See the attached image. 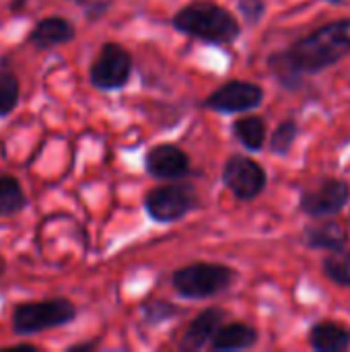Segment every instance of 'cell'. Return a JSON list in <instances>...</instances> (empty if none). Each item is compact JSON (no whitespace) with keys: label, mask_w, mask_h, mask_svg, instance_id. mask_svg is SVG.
<instances>
[{"label":"cell","mask_w":350,"mask_h":352,"mask_svg":"<svg viewBox=\"0 0 350 352\" xmlns=\"http://www.w3.org/2000/svg\"><path fill=\"white\" fill-rule=\"evenodd\" d=\"M227 311L223 307H206L202 309L186 328L179 349L186 352H198L208 346L217 330L225 324Z\"/></svg>","instance_id":"7c38bea8"},{"label":"cell","mask_w":350,"mask_h":352,"mask_svg":"<svg viewBox=\"0 0 350 352\" xmlns=\"http://www.w3.org/2000/svg\"><path fill=\"white\" fill-rule=\"evenodd\" d=\"M324 276L340 289H350V250L342 248L338 252H328L322 260Z\"/></svg>","instance_id":"d6986e66"},{"label":"cell","mask_w":350,"mask_h":352,"mask_svg":"<svg viewBox=\"0 0 350 352\" xmlns=\"http://www.w3.org/2000/svg\"><path fill=\"white\" fill-rule=\"evenodd\" d=\"M221 179L225 188L233 194L235 200L239 202H252L268 186V173L266 169L252 157L233 153L223 165Z\"/></svg>","instance_id":"52a82bcc"},{"label":"cell","mask_w":350,"mask_h":352,"mask_svg":"<svg viewBox=\"0 0 350 352\" xmlns=\"http://www.w3.org/2000/svg\"><path fill=\"white\" fill-rule=\"evenodd\" d=\"M0 351H14V352H23V351H31V352H41L39 346L35 344H10V346H4Z\"/></svg>","instance_id":"cb8c5ba5"},{"label":"cell","mask_w":350,"mask_h":352,"mask_svg":"<svg viewBox=\"0 0 350 352\" xmlns=\"http://www.w3.org/2000/svg\"><path fill=\"white\" fill-rule=\"evenodd\" d=\"M233 138L250 153H260L268 140V124L262 116L248 113L233 122L231 126Z\"/></svg>","instance_id":"2e32d148"},{"label":"cell","mask_w":350,"mask_h":352,"mask_svg":"<svg viewBox=\"0 0 350 352\" xmlns=\"http://www.w3.org/2000/svg\"><path fill=\"white\" fill-rule=\"evenodd\" d=\"M132 70H134L132 54L116 41H105L99 47L95 60L91 62L89 80L99 91L105 93L120 91L130 82Z\"/></svg>","instance_id":"8992f818"},{"label":"cell","mask_w":350,"mask_h":352,"mask_svg":"<svg viewBox=\"0 0 350 352\" xmlns=\"http://www.w3.org/2000/svg\"><path fill=\"white\" fill-rule=\"evenodd\" d=\"M301 241L314 252H338L349 248V229L334 219H318L301 231Z\"/></svg>","instance_id":"8fae6325"},{"label":"cell","mask_w":350,"mask_h":352,"mask_svg":"<svg viewBox=\"0 0 350 352\" xmlns=\"http://www.w3.org/2000/svg\"><path fill=\"white\" fill-rule=\"evenodd\" d=\"M258 340H260V332L254 326L245 322H229V324L225 322L217 330L208 346L212 352H239L254 349Z\"/></svg>","instance_id":"5bb4252c"},{"label":"cell","mask_w":350,"mask_h":352,"mask_svg":"<svg viewBox=\"0 0 350 352\" xmlns=\"http://www.w3.org/2000/svg\"><path fill=\"white\" fill-rule=\"evenodd\" d=\"M109 6H111V2H109V0H89V2L83 6V12H85L87 21L95 23V21H99L101 16H105V14H107Z\"/></svg>","instance_id":"603a6c76"},{"label":"cell","mask_w":350,"mask_h":352,"mask_svg":"<svg viewBox=\"0 0 350 352\" xmlns=\"http://www.w3.org/2000/svg\"><path fill=\"white\" fill-rule=\"evenodd\" d=\"M144 171L163 182H177L192 173V161L188 153L171 142H161L144 153Z\"/></svg>","instance_id":"30bf717a"},{"label":"cell","mask_w":350,"mask_h":352,"mask_svg":"<svg viewBox=\"0 0 350 352\" xmlns=\"http://www.w3.org/2000/svg\"><path fill=\"white\" fill-rule=\"evenodd\" d=\"M264 89L258 82L252 80H229L215 89L200 105L204 109L223 113V116H233V113H248L258 109L264 103Z\"/></svg>","instance_id":"9c48e42d"},{"label":"cell","mask_w":350,"mask_h":352,"mask_svg":"<svg viewBox=\"0 0 350 352\" xmlns=\"http://www.w3.org/2000/svg\"><path fill=\"white\" fill-rule=\"evenodd\" d=\"M299 134H301V126H299V122L295 118H287V120L278 122V126L274 128V132L268 138L270 155L281 157V159L289 157V153L295 146Z\"/></svg>","instance_id":"ac0fdd59"},{"label":"cell","mask_w":350,"mask_h":352,"mask_svg":"<svg viewBox=\"0 0 350 352\" xmlns=\"http://www.w3.org/2000/svg\"><path fill=\"white\" fill-rule=\"evenodd\" d=\"M235 6L243 19V23H248L250 27H256L262 23V19L266 16V2L264 0H235Z\"/></svg>","instance_id":"7402d4cb"},{"label":"cell","mask_w":350,"mask_h":352,"mask_svg":"<svg viewBox=\"0 0 350 352\" xmlns=\"http://www.w3.org/2000/svg\"><path fill=\"white\" fill-rule=\"evenodd\" d=\"M4 272H6V260L0 256V278L4 276Z\"/></svg>","instance_id":"484cf974"},{"label":"cell","mask_w":350,"mask_h":352,"mask_svg":"<svg viewBox=\"0 0 350 352\" xmlns=\"http://www.w3.org/2000/svg\"><path fill=\"white\" fill-rule=\"evenodd\" d=\"M21 99V85L12 70L0 64V118H8Z\"/></svg>","instance_id":"ffe728a7"},{"label":"cell","mask_w":350,"mask_h":352,"mask_svg":"<svg viewBox=\"0 0 350 352\" xmlns=\"http://www.w3.org/2000/svg\"><path fill=\"white\" fill-rule=\"evenodd\" d=\"M237 270L219 262H194L177 268L171 274V287L188 301H202L217 297L233 287Z\"/></svg>","instance_id":"3957f363"},{"label":"cell","mask_w":350,"mask_h":352,"mask_svg":"<svg viewBox=\"0 0 350 352\" xmlns=\"http://www.w3.org/2000/svg\"><path fill=\"white\" fill-rule=\"evenodd\" d=\"M97 346V340H91V342H78V344H72L68 346L66 352H76V351H93Z\"/></svg>","instance_id":"d4e9b609"},{"label":"cell","mask_w":350,"mask_h":352,"mask_svg":"<svg viewBox=\"0 0 350 352\" xmlns=\"http://www.w3.org/2000/svg\"><path fill=\"white\" fill-rule=\"evenodd\" d=\"M328 2H332V4H342L344 0H328Z\"/></svg>","instance_id":"4316f807"},{"label":"cell","mask_w":350,"mask_h":352,"mask_svg":"<svg viewBox=\"0 0 350 352\" xmlns=\"http://www.w3.org/2000/svg\"><path fill=\"white\" fill-rule=\"evenodd\" d=\"M350 202V186L340 177H326L316 188H303L299 194V210L318 219H336Z\"/></svg>","instance_id":"ba28073f"},{"label":"cell","mask_w":350,"mask_h":352,"mask_svg":"<svg viewBox=\"0 0 350 352\" xmlns=\"http://www.w3.org/2000/svg\"><path fill=\"white\" fill-rule=\"evenodd\" d=\"M74 37H76L74 23L66 16L52 14V16H43L35 23V27L27 35V43L33 45L35 50L45 52V50L70 43Z\"/></svg>","instance_id":"4fadbf2b"},{"label":"cell","mask_w":350,"mask_h":352,"mask_svg":"<svg viewBox=\"0 0 350 352\" xmlns=\"http://www.w3.org/2000/svg\"><path fill=\"white\" fill-rule=\"evenodd\" d=\"M307 340L316 352H347L350 351V326L332 320L316 322L309 328Z\"/></svg>","instance_id":"9a60e30c"},{"label":"cell","mask_w":350,"mask_h":352,"mask_svg":"<svg viewBox=\"0 0 350 352\" xmlns=\"http://www.w3.org/2000/svg\"><path fill=\"white\" fill-rule=\"evenodd\" d=\"M200 208V196L194 184L167 182L144 194V212L157 225H171L184 221Z\"/></svg>","instance_id":"5b68a950"},{"label":"cell","mask_w":350,"mask_h":352,"mask_svg":"<svg viewBox=\"0 0 350 352\" xmlns=\"http://www.w3.org/2000/svg\"><path fill=\"white\" fill-rule=\"evenodd\" d=\"M78 316L76 305L66 297H52L41 301H25L14 305L10 326L14 336H33L47 330L64 328Z\"/></svg>","instance_id":"277c9868"},{"label":"cell","mask_w":350,"mask_h":352,"mask_svg":"<svg viewBox=\"0 0 350 352\" xmlns=\"http://www.w3.org/2000/svg\"><path fill=\"white\" fill-rule=\"evenodd\" d=\"M140 314L149 326H161V324H167V322L175 320L177 316H182V307H177L175 303L165 301V299H153V301H144L140 305Z\"/></svg>","instance_id":"44dd1931"},{"label":"cell","mask_w":350,"mask_h":352,"mask_svg":"<svg viewBox=\"0 0 350 352\" xmlns=\"http://www.w3.org/2000/svg\"><path fill=\"white\" fill-rule=\"evenodd\" d=\"M27 194L14 175H0V217L10 219L27 208Z\"/></svg>","instance_id":"e0dca14e"},{"label":"cell","mask_w":350,"mask_h":352,"mask_svg":"<svg viewBox=\"0 0 350 352\" xmlns=\"http://www.w3.org/2000/svg\"><path fill=\"white\" fill-rule=\"evenodd\" d=\"M171 25L175 31L208 45H231L241 35V23L237 16L229 8L210 0L186 4L173 14Z\"/></svg>","instance_id":"7a4b0ae2"},{"label":"cell","mask_w":350,"mask_h":352,"mask_svg":"<svg viewBox=\"0 0 350 352\" xmlns=\"http://www.w3.org/2000/svg\"><path fill=\"white\" fill-rule=\"evenodd\" d=\"M350 56V16L330 21L268 56V70L287 91H299L316 76Z\"/></svg>","instance_id":"6da1fadb"}]
</instances>
